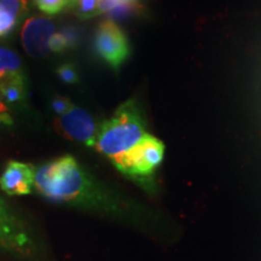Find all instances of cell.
Here are the masks:
<instances>
[{"label": "cell", "mask_w": 261, "mask_h": 261, "mask_svg": "<svg viewBox=\"0 0 261 261\" xmlns=\"http://www.w3.org/2000/svg\"><path fill=\"white\" fill-rule=\"evenodd\" d=\"M57 76L60 77L62 83L68 85H74L79 83V71H77L76 65L73 63H63L57 68Z\"/></svg>", "instance_id": "cell-15"}, {"label": "cell", "mask_w": 261, "mask_h": 261, "mask_svg": "<svg viewBox=\"0 0 261 261\" xmlns=\"http://www.w3.org/2000/svg\"><path fill=\"white\" fill-rule=\"evenodd\" d=\"M135 3L136 0H100V11H102V14L112 12L119 6L133 5Z\"/></svg>", "instance_id": "cell-17"}, {"label": "cell", "mask_w": 261, "mask_h": 261, "mask_svg": "<svg viewBox=\"0 0 261 261\" xmlns=\"http://www.w3.org/2000/svg\"><path fill=\"white\" fill-rule=\"evenodd\" d=\"M17 76H25L21 57L10 47L0 46V84Z\"/></svg>", "instance_id": "cell-11"}, {"label": "cell", "mask_w": 261, "mask_h": 261, "mask_svg": "<svg viewBox=\"0 0 261 261\" xmlns=\"http://www.w3.org/2000/svg\"><path fill=\"white\" fill-rule=\"evenodd\" d=\"M69 8L80 19H90L102 15L100 0H70Z\"/></svg>", "instance_id": "cell-13"}, {"label": "cell", "mask_w": 261, "mask_h": 261, "mask_svg": "<svg viewBox=\"0 0 261 261\" xmlns=\"http://www.w3.org/2000/svg\"><path fill=\"white\" fill-rule=\"evenodd\" d=\"M0 97L10 109L24 107L27 103V76H17L0 84Z\"/></svg>", "instance_id": "cell-10"}, {"label": "cell", "mask_w": 261, "mask_h": 261, "mask_svg": "<svg viewBox=\"0 0 261 261\" xmlns=\"http://www.w3.org/2000/svg\"><path fill=\"white\" fill-rule=\"evenodd\" d=\"M34 182L35 168L21 161H9L0 175V189L9 196L31 195Z\"/></svg>", "instance_id": "cell-8"}, {"label": "cell", "mask_w": 261, "mask_h": 261, "mask_svg": "<svg viewBox=\"0 0 261 261\" xmlns=\"http://www.w3.org/2000/svg\"><path fill=\"white\" fill-rule=\"evenodd\" d=\"M14 122L11 109L6 106L3 98L0 97V127H11Z\"/></svg>", "instance_id": "cell-18"}, {"label": "cell", "mask_w": 261, "mask_h": 261, "mask_svg": "<svg viewBox=\"0 0 261 261\" xmlns=\"http://www.w3.org/2000/svg\"><path fill=\"white\" fill-rule=\"evenodd\" d=\"M55 23L45 16L34 15L25 18L21 29V40L24 51L33 58L46 57L50 54L48 40L55 34Z\"/></svg>", "instance_id": "cell-7"}, {"label": "cell", "mask_w": 261, "mask_h": 261, "mask_svg": "<svg viewBox=\"0 0 261 261\" xmlns=\"http://www.w3.org/2000/svg\"><path fill=\"white\" fill-rule=\"evenodd\" d=\"M79 44V33L74 28H64L61 32H55L48 40V50L55 54H64L73 50Z\"/></svg>", "instance_id": "cell-12"}, {"label": "cell", "mask_w": 261, "mask_h": 261, "mask_svg": "<svg viewBox=\"0 0 261 261\" xmlns=\"http://www.w3.org/2000/svg\"><path fill=\"white\" fill-rule=\"evenodd\" d=\"M163 155V143L148 133L138 145L112 162L126 177L146 187L151 184L154 173L161 165Z\"/></svg>", "instance_id": "cell-3"}, {"label": "cell", "mask_w": 261, "mask_h": 261, "mask_svg": "<svg viewBox=\"0 0 261 261\" xmlns=\"http://www.w3.org/2000/svg\"><path fill=\"white\" fill-rule=\"evenodd\" d=\"M33 3L41 12L48 16H55L68 8L70 0H33Z\"/></svg>", "instance_id": "cell-14"}, {"label": "cell", "mask_w": 261, "mask_h": 261, "mask_svg": "<svg viewBox=\"0 0 261 261\" xmlns=\"http://www.w3.org/2000/svg\"><path fill=\"white\" fill-rule=\"evenodd\" d=\"M94 50L108 65L117 69L129 56V44L125 33L112 19H106L94 35Z\"/></svg>", "instance_id": "cell-4"}, {"label": "cell", "mask_w": 261, "mask_h": 261, "mask_svg": "<svg viewBox=\"0 0 261 261\" xmlns=\"http://www.w3.org/2000/svg\"><path fill=\"white\" fill-rule=\"evenodd\" d=\"M55 127L64 138L94 148L98 126L91 114L83 108L74 106L65 115L57 116L55 119Z\"/></svg>", "instance_id": "cell-6"}, {"label": "cell", "mask_w": 261, "mask_h": 261, "mask_svg": "<svg viewBox=\"0 0 261 261\" xmlns=\"http://www.w3.org/2000/svg\"><path fill=\"white\" fill-rule=\"evenodd\" d=\"M74 106L75 104L71 102L69 98L63 97V96L54 97V99H52V102H51L52 112H54L55 115H57V116L65 115V114L73 109Z\"/></svg>", "instance_id": "cell-16"}, {"label": "cell", "mask_w": 261, "mask_h": 261, "mask_svg": "<svg viewBox=\"0 0 261 261\" xmlns=\"http://www.w3.org/2000/svg\"><path fill=\"white\" fill-rule=\"evenodd\" d=\"M28 12L29 0H0V39L11 37Z\"/></svg>", "instance_id": "cell-9"}, {"label": "cell", "mask_w": 261, "mask_h": 261, "mask_svg": "<svg viewBox=\"0 0 261 261\" xmlns=\"http://www.w3.org/2000/svg\"><path fill=\"white\" fill-rule=\"evenodd\" d=\"M146 135L139 108L135 100L129 99L117 108L110 119L98 126L94 148L114 161L138 145Z\"/></svg>", "instance_id": "cell-2"}, {"label": "cell", "mask_w": 261, "mask_h": 261, "mask_svg": "<svg viewBox=\"0 0 261 261\" xmlns=\"http://www.w3.org/2000/svg\"><path fill=\"white\" fill-rule=\"evenodd\" d=\"M34 189L55 203L106 214H126L125 203L70 155L61 156L35 168Z\"/></svg>", "instance_id": "cell-1"}, {"label": "cell", "mask_w": 261, "mask_h": 261, "mask_svg": "<svg viewBox=\"0 0 261 261\" xmlns=\"http://www.w3.org/2000/svg\"><path fill=\"white\" fill-rule=\"evenodd\" d=\"M33 246L27 226L0 197V250L27 255Z\"/></svg>", "instance_id": "cell-5"}]
</instances>
